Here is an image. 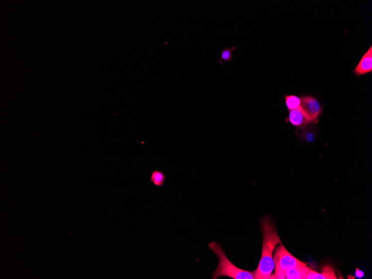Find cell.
Instances as JSON below:
<instances>
[{
	"instance_id": "obj_1",
	"label": "cell",
	"mask_w": 372,
	"mask_h": 279,
	"mask_svg": "<svg viewBox=\"0 0 372 279\" xmlns=\"http://www.w3.org/2000/svg\"><path fill=\"white\" fill-rule=\"evenodd\" d=\"M263 248L261 259L257 270L253 272L254 279H268L274 270L273 253L277 245L281 244L276 227L271 218L266 217L261 221Z\"/></svg>"
},
{
	"instance_id": "obj_2",
	"label": "cell",
	"mask_w": 372,
	"mask_h": 279,
	"mask_svg": "<svg viewBox=\"0 0 372 279\" xmlns=\"http://www.w3.org/2000/svg\"><path fill=\"white\" fill-rule=\"evenodd\" d=\"M208 246L218 258V266L213 273L212 279L226 277L234 279H254L253 272L237 268L232 264L227 258L224 250L219 244L215 242H211Z\"/></svg>"
},
{
	"instance_id": "obj_3",
	"label": "cell",
	"mask_w": 372,
	"mask_h": 279,
	"mask_svg": "<svg viewBox=\"0 0 372 279\" xmlns=\"http://www.w3.org/2000/svg\"><path fill=\"white\" fill-rule=\"evenodd\" d=\"M274 250L273 260L274 273L270 279H282L288 270L306 266V264L300 261L292 255L282 244H278Z\"/></svg>"
},
{
	"instance_id": "obj_4",
	"label": "cell",
	"mask_w": 372,
	"mask_h": 279,
	"mask_svg": "<svg viewBox=\"0 0 372 279\" xmlns=\"http://www.w3.org/2000/svg\"><path fill=\"white\" fill-rule=\"evenodd\" d=\"M300 109L311 122L317 123V119L322 112V106L317 99L312 96H304L300 97Z\"/></svg>"
},
{
	"instance_id": "obj_5",
	"label": "cell",
	"mask_w": 372,
	"mask_h": 279,
	"mask_svg": "<svg viewBox=\"0 0 372 279\" xmlns=\"http://www.w3.org/2000/svg\"><path fill=\"white\" fill-rule=\"evenodd\" d=\"M372 71V46L363 56L360 62L355 69L354 72L358 76L365 75Z\"/></svg>"
},
{
	"instance_id": "obj_6",
	"label": "cell",
	"mask_w": 372,
	"mask_h": 279,
	"mask_svg": "<svg viewBox=\"0 0 372 279\" xmlns=\"http://www.w3.org/2000/svg\"><path fill=\"white\" fill-rule=\"evenodd\" d=\"M285 122L296 127H303L312 123L300 109L289 110Z\"/></svg>"
},
{
	"instance_id": "obj_7",
	"label": "cell",
	"mask_w": 372,
	"mask_h": 279,
	"mask_svg": "<svg viewBox=\"0 0 372 279\" xmlns=\"http://www.w3.org/2000/svg\"><path fill=\"white\" fill-rule=\"evenodd\" d=\"M337 277L336 276V273L334 272L333 268L328 265L325 266L322 269L321 273H318L313 271V270H309L308 274L306 277V279H336Z\"/></svg>"
},
{
	"instance_id": "obj_8",
	"label": "cell",
	"mask_w": 372,
	"mask_h": 279,
	"mask_svg": "<svg viewBox=\"0 0 372 279\" xmlns=\"http://www.w3.org/2000/svg\"><path fill=\"white\" fill-rule=\"evenodd\" d=\"M309 268L307 266H301L288 270L282 277L287 279H306Z\"/></svg>"
},
{
	"instance_id": "obj_9",
	"label": "cell",
	"mask_w": 372,
	"mask_h": 279,
	"mask_svg": "<svg viewBox=\"0 0 372 279\" xmlns=\"http://www.w3.org/2000/svg\"><path fill=\"white\" fill-rule=\"evenodd\" d=\"M283 97L288 110L300 109V97L294 95H285Z\"/></svg>"
},
{
	"instance_id": "obj_10",
	"label": "cell",
	"mask_w": 372,
	"mask_h": 279,
	"mask_svg": "<svg viewBox=\"0 0 372 279\" xmlns=\"http://www.w3.org/2000/svg\"><path fill=\"white\" fill-rule=\"evenodd\" d=\"M166 179V175L162 171L155 170L151 174L150 180L156 187H161L164 185Z\"/></svg>"
},
{
	"instance_id": "obj_11",
	"label": "cell",
	"mask_w": 372,
	"mask_h": 279,
	"mask_svg": "<svg viewBox=\"0 0 372 279\" xmlns=\"http://www.w3.org/2000/svg\"><path fill=\"white\" fill-rule=\"evenodd\" d=\"M236 46H233L231 48H225L222 50L220 59L218 61V64H222L224 62H230L232 59V53L236 50Z\"/></svg>"
}]
</instances>
